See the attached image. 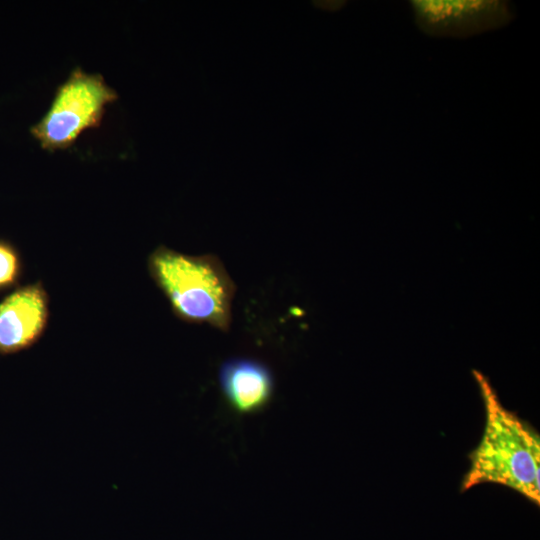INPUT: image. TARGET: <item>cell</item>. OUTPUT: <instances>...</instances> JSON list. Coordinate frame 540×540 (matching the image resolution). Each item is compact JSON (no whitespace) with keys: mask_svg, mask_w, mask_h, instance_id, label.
<instances>
[{"mask_svg":"<svg viewBox=\"0 0 540 540\" xmlns=\"http://www.w3.org/2000/svg\"><path fill=\"white\" fill-rule=\"evenodd\" d=\"M219 383L229 407L248 415L264 409L274 393V377L267 365L251 358H232L219 370Z\"/></svg>","mask_w":540,"mask_h":540,"instance_id":"6","label":"cell"},{"mask_svg":"<svg viewBox=\"0 0 540 540\" xmlns=\"http://www.w3.org/2000/svg\"><path fill=\"white\" fill-rule=\"evenodd\" d=\"M416 26L438 38H467L508 25L512 5L504 0H414Z\"/></svg>","mask_w":540,"mask_h":540,"instance_id":"4","label":"cell"},{"mask_svg":"<svg viewBox=\"0 0 540 540\" xmlns=\"http://www.w3.org/2000/svg\"><path fill=\"white\" fill-rule=\"evenodd\" d=\"M21 272L17 251L8 243L0 241V290L14 285Z\"/></svg>","mask_w":540,"mask_h":540,"instance_id":"7","label":"cell"},{"mask_svg":"<svg viewBox=\"0 0 540 540\" xmlns=\"http://www.w3.org/2000/svg\"><path fill=\"white\" fill-rule=\"evenodd\" d=\"M485 407L481 441L472 452L462 489L482 483L511 488L539 504L540 440L537 433L507 410L480 372L474 371Z\"/></svg>","mask_w":540,"mask_h":540,"instance_id":"1","label":"cell"},{"mask_svg":"<svg viewBox=\"0 0 540 540\" xmlns=\"http://www.w3.org/2000/svg\"><path fill=\"white\" fill-rule=\"evenodd\" d=\"M148 271L179 319L229 329L236 286L217 256L159 246L148 258Z\"/></svg>","mask_w":540,"mask_h":540,"instance_id":"2","label":"cell"},{"mask_svg":"<svg viewBox=\"0 0 540 540\" xmlns=\"http://www.w3.org/2000/svg\"><path fill=\"white\" fill-rule=\"evenodd\" d=\"M117 97L101 74L74 68L31 133L46 150L66 149L84 130L99 126L106 106Z\"/></svg>","mask_w":540,"mask_h":540,"instance_id":"3","label":"cell"},{"mask_svg":"<svg viewBox=\"0 0 540 540\" xmlns=\"http://www.w3.org/2000/svg\"><path fill=\"white\" fill-rule=\"evenodd\" d=\"M49 316V298L40 282L14 290L0 302V354H12L34 345L43 335Z\"/></svg>","mask_w":540,"mask_h":540,"instance_id":"5","label":"cell"}]
</instances>
